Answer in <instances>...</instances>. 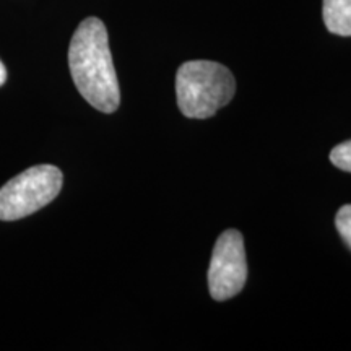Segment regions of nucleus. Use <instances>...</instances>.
<instances>
[{
    "label": "nucleus",
    "mask_w": 351,
    "mask_h": 351,
    "mask_svg": "<svg viewBox=\"0 0 351 351\" xmlns=\"http://www.w3.org/2000/svg\"><path fill=\"white\" fill-rule=\"evenodd\" d=\"M62 171L39 165L23 171L0 189V219L15 221L49 205L62 189Z\"/></svg>",
    "instance_id": "3"
},
{
    "label": "nucleus",
    "mask_w": 351,
    "mask_h": 351,
    "mask_svg": "<svg viewBox=\"0 0 351 351\" xmlns=\"http://www.w3.org/2000/svg\"><path fill=\"white\" fill-rule=\"evenodd\" d=\"M69 67L78 93L101 112L121 104L119 82L112 64L106 26L96 16L83 20L69 47Z\"/></svg>",
    "instance_id": "1"
},
{
    "label": "nucleus",
    "mask_w": 351,
    "mask_h": 351,
    "mask_svg": "<svg viewBox=\"0 0 351 351\" xmlns=\"http://www.w3.org/2000/svg\"><path fill=\"white\" fill-rule=\"evenodd\" d=\"M247 280L244 238L239 231L228 230L215 244L208 269L210 295L217 301H226L243 291Z\"/></svg>",
    "instance_id": "4"
},
{
    "label": "nucleus",
    "mask_w": 351,
    "mask_h": 351,
    "mask_svg": "<svg viewBox=\"0 0 351 351\" xmlns=\"http://www.w3.org/2000/svg\"><path fill=\"white\" fill-rule=\"evenodd\" d=\"M5 80H7V69H5V65L2 64V60H0V86L5 83Z\"/></svg>",
    "instance_id": "8"
},
{
    "label": "nucleus",
    "mask_w": 351,
    "mask_h": 351,
    "mask_svg": "<svg viewBox=\"0 0 351 351\" xmlns=\"http://www.w3.org/2000/svg\"><path fill=\"white\" fill-rule=\"evenodd\" d=\"M335 226L339 230L341 239L351 249V205H343L335 217Z\"/></svg>",
    "instance_id": "7"
},
{
    "label": "nucleus",
    "mask_w": 351,
    "mask_h": 351,
    "mask_svg": "<svg viewBox=\"0 0 351 351\" xmlns=\"http://www.w3.org/2000/svg\"><path fill=\"white\" fill-rule=\"evenodd\" d=\"M324 23L339 36H351V0H324Z\"/></svg>",
    "instance_id": "5"
},
{
    "label": "nucleus",
    "mask_w": 351,
    "mask_h": 351,
    "mask_svg": "<svg viewBox=\"0 0 351 351\" xmlns=\"http://www.w3.org/2000/svg\"><path fill=\"white\" fill-rule=\"evenodd\" d=\"M236 93V80L225 65L191 60L176 75L178 106L189 119H208L225 108Z\"/></svg>",
    "instance_id": "2"
},
{
    "label": "nucleus",
    "mask_w": 351,
    "mask_h": 351,
    "mask_svg": "<svg viewBox=\"0 0 351 351\" xmlns=\"http://www.w3.org/2000/svg\"><path fill=\"white\" fill-rule=\"evenodd\" d=\"M330 161L333 166L346 173H351V140L337 145L330 152Z\"/></svg>",
    "instance_id": "6"
}]
</instances>
